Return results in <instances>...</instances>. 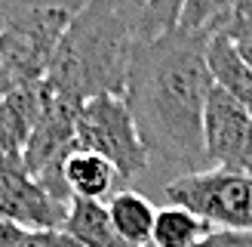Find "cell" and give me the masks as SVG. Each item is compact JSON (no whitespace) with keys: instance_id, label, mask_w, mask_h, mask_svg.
<instances>
[{"instance_id":"cell-1","label":"cell","mask_w":252,"mask_h":247,"mask_svg":"<svg viewBox=\"0 0 252 247\" xmlns=\"http://www.w3.org/2000/svg\"><path fill=\"white\" fill-rule=\"evenodd\" d=\"M209 34L172 31L138 41L126 78V105L145 139L151 158H157L175 176L209 167L203 148V111L212 93Z\"/></svg>"},{"instance_id":"cell-2","label":"cell","mask_w":252,"mask_h":247,"mask_svg":"<svg viewBox=\"0 0 252 247\" xmlns=\"http://www.w3.org/2000/svg\"><path fill=\"white\" fill-rule=\"evenodd\" d=\"M135 43L117 12L105 0H93L62 31L49 59L46 86L74 102L123 96Z\"/></svg>"},{"instance_id":"cell-3","label":"cell","mask_w":252,"mask_h":247,"mask_svg":"<svg viewBox=\"0 0 252 247\" xmlns=\"http://www.w3.org/2000/svg\"><path fill=\"white\" fill-rule=\"evenodd\" d=\"M163 192L169 204L194 210L216 229L252 232V173L203 167L197 173L172 176Z\"/></svg>"},{"instance_id":"cell-4","label":"cell","mask_w":252,"mask_h":247,"mask_svg":"<svg viewBox=\"0 0 252 247\" xmlns=\"http://www.w3.org/2000/svg\"><path fill=\"white\" fill-rule=\"evenodd\" d=\"M77 148L102 155L114 164L123 182L138 179L151 164L145 139L123 96H102L80 105L77 115Z\"/></svg>"},{"instance_id":"cell-5","label":"cell","mask_w":252,"mask_h":247,"mask_svg":"<svg viewBox=\"0 0 252 247\" xmlns=\"http://www.w3.org/2000/svg\"><path fill=\"white\" fill-rule=\"evenodd\" d=\"M83 102H74L68 96H59L56 90L43 93L40 118L34 124V133L22 152V161L28 173L43 185V189L71 204V192L65 182V164L77 152V115Z\"/></svg>"},{"instance_id":"cell-6","label":"cell","mask_w":252,"mask_h":247,"mask_svg":"<svg viewBox=\"0 0 252 247\" xmlns=\"http://www.w3.org/2000/svg\"><path fill=\"white\" fill-rule=\"evenodd\" d=\"M65 28L68 25L62 22H22L0 28V99L46 81L49 59Z\"/></svg>"},{"instance_id":"cell-7","label":"cell","mask_w":252,"mask_h":247,"mask_svg":"<svg viewBox=\"0 0 252 247\" xmlns=\"http://www.w3.org/2000/svg\"><path fill=\"white\" fill-rule=\"evenodd\" d=\"M0 216L25 232H56L65 226L68 204L31 176L22 155H9L0 158Z\"/></svg>"},{"instance_id":"cell-8","label":"cell","mask_w":252,"mask_h":247,"mask_svg":"<svg viewBox=\"0 0 252 247\" xmlns=\"http://www.w3.org/2000/svg\"><path fill=\"white\" fill-rule=\"evenodd\" d=\"M203 148L209 167L252 173V118L221 86H212L206 99Z\"/></svg>"},{"instance_id":"cell-9","label":"cell","mask_w":252,"mask_h":247,"mask_svg":"<svg viewBox=\"0 0 252 247\" xmlns=\"http://www.w3.org/2000/svg\"><path fill=\"white\" fill-rule=\"evenodd\" d=\"M43 93H46V81L12 90L0 99V158L25 152V145L34 133V124L40 118Z\"/></svg>"},{"instance_id":"cell-10","label":"cell","mask_w":252,"mask_h":247,"mask_svg":"<svg viewBox=\"0 0 252 247\" xmlns=\"http://www.w3.org/2000/svg\"><path fill=\"white\" fill-rule=\"evenodd\" d=\"M65 182H68L71 201L74 198H83V201H105V198L117 195V185L123 182V176L102 155H93V152L77 148L65 164Z\"/></svg>"},{"instance_id":"cell-11","label":"cell","mask_w":252,"mask_h":247,"mask_svg":"<svg viewBox=\"0 0 252 247\" xmlns=\"http://www.w3.org/2000/svg\"><path fill=\"white\" fill-rule=\"evenodd\" d=\"M135 41H154L179 25L185 0H105Z\"/></svg>"},{"instance_id":"cell-12","label":"cell","mask_w":252,"mask_h":247,"mask_svg":"<svg viewBox=\"0 0 252 247\" xmlns=\"http://www.w3.org/2000/svg\"><path fill=\"white\" fill-rule=\"evenodd\" d=\"M206 59H209V71H212L216 86L231 93L252 118V68L243 62L234 41H228L224 34H212Z\"/></svg>"},{"instance_id":"cell-13","label":"cell","mask_w":252,"mask_h":247,"mask_svg":"<svg viewBox=\"0 0 252 247\" xmlns=\"http://www.w3.org/2000/svg\"><path fill=\"white\" fill-rule=\"evenodd\" d=\"M108 219L114 232L132 247H151V232H154L157 207L148 201L142 192L123 189L114 198H108Z\"/></svg>"},{"instance_id":"cell-14","label":"cell","mask_w":252,"mask_h":247,"mask_svg":"<svg viewBox=\"0 0 252 247\" xmlns=\"http://www.w3.org/2000/svg\"><path fill=\"white\" fill-rule=\"evenodd\" d=\"M62 232H68L80 247H132L114 232V226L108 219V207L102 201L74 198L68 204V216H65Z\"/></svg>"},{"instance_id":"cell-15","label":"cell","mask_w":252,"mask_h":247,"mask_svg":"<svg viewBox=\"0 0 252 247\" xmlns=\"http://www.w3.org/2000/svg\"><path fill=\"white\" fill-rule=\"evenodd\" d=\"M212 226L182 204H166L154 216L151 247H194Z\"/></svg>"},{"instance_id":"cell-16","label":"cell","mask_w":252,"mask_h":247,"mask_svg":"<svg viewBox=\"0 0 252 247\" xmlns=\"http://www.w3.org/2000/svg\"><path fill=\"white\" fill-rule=\"evenodd\" d=\"M93 0H0V28L22 22H62L68 25Z\"/></svg>"},{"instance_id":"cell-17","label":"cell","mask_w":252,"mask_h":247,"mask_svg":"<svg viewBox=\"0 0 252 247\" xmlns=\"http://www.w3.org/2000/svg\"><path fill=\"white\" fill-rule=\"evenodd\" d=\"M240 3H246V0H185L182 16H179V28L209 34V37L221 34Z\"/></svg>"},{"instance_id":"cell-18","label":"cell","mask_w":252,"mask_h":247,"mask_svg":"<svg viewBox=\"0 0 252 247\" xmlns=\"http://www.w3.org/2000/svg\"><path fill=\"white\" fill-rule=\"evenodd\" d=\"M221 34L228 37V41H234V43H252V0L237 6V12L228 19Z\"/></svg>"},{"instance_id":"cell-19","label":"cell","mask_w":252,"mask_h":247,"mask_svg":"<svg viewBox=\"0 0 252 247\" xmlns=\"http://www.w3.org/2000/svg\"><path fill=\"white\" fill-rule=\"evenodd\" d=\"M194 247H252V232L216 229V226H212Z\"/></svg>"},{"instance_id":"cell-20","label":"cell","mask_w":252,"mask_h":247,"mask_svg":"<svg viewBox=\"0 0 252 247\" xmlns=\"http://www.w3.org/2000/svg\"><path fill=\"white\" fill-rule=\"evenodd\" d=\"M16 247H80V244L68 232L56 229V232H25Z\"/></svg>"},{"instance_id":"cell-21","label":"cell","mask_w":252,"mask_h":247,"mask_svg":"<svg viewBox=\"0 0 252 247\" xmlns=\"http://www.w3.org/2000/svg\"><path fill=\"white\" fill-rule=\"evenodd\" d=\"M22 235H25V229H19L16 222H9L6 216H0V247H16Z\"/></svg>"},{"instance_id":"cell-22","label":"cell","mask_w":252,"mask_h":247,"mask_svg":"<svg viewBox=\"0 0 252 247\" xmlns=\"http://www.w3.org/2000/svg\"><path fill=\"white\" fill-rule=\"evenodd\" d=\"M237 49H240V56H243V62L252 68V43H234Z\"/></svg>"}]
</instances>
